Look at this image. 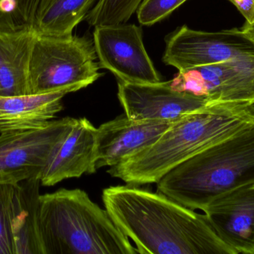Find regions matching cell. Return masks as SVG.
I'll list each match as a JSON object with an SVG mask.
<instances>
[{
    "label": "cell",
    "mask_w": 254,
    "mask_h": 254,
    "mask_svg": "<svg viewBox=\"0 0 254 254\" xmlns=\"http://www.w3.org/2000/svg\"><path fill=\"white\" fill-rule=\"evenodd\" d=\"M173 89L218 102L254 104V57L179 71Z\"/></svg>",
    "instance_id": "9"
},
{
    "label": "cell",
    "mask_w": 254,
    "mask_h": 254,
    "mask_svg": "<svg viewBox=\"0 0 254 254\" xmlns=\"http://www.w3.org/2000/svg\"><path fill=\"white\" fill-rule=\"evenodd\" d=\"M248 57H254V43L241 28L207 32L183 25L167 36L162 60L181 71Z\"/></svg>",
    "instance_id": "6"
},
{
    "label": "cell",
    "mask_w": 254,
    "mask_h": 254,
    "mask_svg": "<svg viewBox=\"0 0 254 254\" xmlns=\"http://www.w3.org/2000/svg\"><path fill=\"white\" fill-rule=\"evenodd\" d=\"M93 42L101 68L127 83L161 82L143 44L142 28L134 24L98 25Z\"/></svg>",
    "instance_id": "8"
},
{
    "label": "cell",
    "mask_w": 254,
    "mask_h": 254,
    "mask_svg": "<svg viewBox=\"0 0 254 254\" xmlns=\"http://www.w3.org/2000/svg\"><path fill=\"white\" fill-rule=\"evenodd\" d=\"M14 185H0V254H16L13 231Z\"/></svg>",
    "instance_id": "20"
},
{
    "label": "cell",
    "mask_w": 254,
    "mask_h": 254,
    "mask_svg": "<svg viewBox=\"0 0 254 254\" xmlns=\"http://www.w3.org/2000/svg\"><path fill=\"white\" fill-rule=\"evenodd\" d=\"M246 18V22L252 23L254 20V0H230Z\"/></svg>",
    "instance_id": "22"
},
{
    "label": "cell",
    "mask_w": 254,
    "mask_h": 254,
    "mask_svg": "<svg viewBox=\"0 0 254 254\" xmlns=\"http://www.w3.org/2000/svg\"><path fill=\"white\" fill-rule=\"evenodd\" d=\"M203 213L236 254H254V184L217 198Z\"/></svg>",
    "instance_id": "13"
},
{
    "label": "cell",
    "mask_w": 254,
    "mask_h": 254,
    "mask_svg": "<svg viewBox=\"0 0 254 254\" xmlns=\"http://www.w3.org/2000/svg\"><path fill=\"white\" fill-rule=\"evenodd\" d=\"M41 0H0V28L16 30L34 27Z\"/></svg>",
    "instance_id": "19"
},
{
    "label": "cell",
    "mask_w": 254,
    "mask_h": 254,
    "mask_svg": "<svg viewBox=\"0 0 254 254\" xmlns=\"http://www.w3.org/2000/svg\"><path fill=\"white\" fill-rule=\"evenodd\" d=\"M254 184V122L173 168L158 192L204 211L215 200Z\"/></svg>",
    "instance_id": "3"
},
{
    "label": "cell",
    "mask_w": 254,
    "mask_h": 254,
    "mask_svg": "<svg viewBox=\"0 0 254 254\" xmlns=\"http://www.w3.org/2000/svg\"><path fill=\"white\" fill-rule=\"evenodd\" d=\"M40 230L46 254H136L137 249L80 189L40 195Z\"/></svg>",
    "instance_id": "4"
},
{
    "label": "cell",
    "mask_w": 254,
    "mask_h": 254,
    "mask_svg": "<svg viewBox=\"0 0 254 254\" xmlns=\"http://www.w3.org/2000/svg\"><path fill=\"white\" fill-rule=\"evenodd\" d=\"M242 31L254 43V20L252 23L246 22L244 26L241 28Z\"/></svg>",
    "instance_id": "23"
},
{
    "label": "cell",
    "mask_w": 254,
    "mask_h": 254,
    "mask_svg": "<svg viewBox=\"0 0 254 254\" xmlns=\"http://www.w3.org/2000/svg\"><path fill=\"white\" fill-rule=\"evenodd\" d=\"M40 178L14 185L13 231L16 254H46L40 230Z\"/></svg>",
    "instance_id": "16"
},
{
    "label": "cell",
    "mask_w": 254,
    "mask_h": 254,
    "mask_svg": "<svg viewBox=\"0 0 254 254\" xmlns=\"http://www.w3.org/2000/svg\"><path fill=\"white\" fill-rule=\"evenodd\" d=\"M98 0H41L34 20L36 32L44 35H72Z\"/></svg>",
    "instance_id": "17"
},
{
    "label": "cell",
    "mask_w": 254,
    "mask_h": 254,
    "mask_svg": "<svg viewBox=\"0 0 254 254\" xmlns=\"http://www.w3.org/2000/svg\"><path fill=\"white\" fill-rule=\"evenodd\" d=\"M93 40L36 32L29 65L31 94L76 92L103 76Z\"/></svg>",
    "instance_id": "5"
},
{
    "label": "cell",
    "mask_w": 254,
    "mask_h": 254,
    "mask_svg": "<svg viewBox=\"0 0 254 254\" xmlns=\"http://www.w3.org/2000/svg\"><path fill=\"white\" fill-rule=\"evenodd\" d=\"M75 121L63 118L40 129L0 134V185L40 178L54 148Z\"/></svg>",
    "instance_id": "7"
},
{
    "label": "cell",
    "mask_w": 254,
    "mask_h": 254,
    "mask_svg": "<svg viewBox=\"0 0 254 254\" xmlns=\"http://www.w3.org/2000/svg\"><path fill=\"white\" fill-rule=\"evenodd\" d=\"M68 91L0 97V134L40 129L63 110Z\"/></svg>",
    "instance_id": "14"
},
{
    "label": "cell",
    "mask_w": 254,
    "mask_h": 254,
    "mask_svg": "<svg viewBox=\"0 0 254 254\" xmlns=\"http://www.w3.org/2000/svg\"><path fill=\"white\" fill-rule=\"evenodd\" d=\"M175 122L135 120L124 115L102 124L97 131V169L114 167L147 149Z\"/></svg>",
    "instance_id": "11"
},
{
    "label": "cell",
    "mask_w": 254,
    "mask_h": 254,
    "mask_svg": "<svg viewBox=\"0 0 254 254\" xmlns=\"http://www.w3.org/2000/svg\"><path fill=\"white\" fill-rule=\"evenodd\" d=\"M106 210L140 254H237L201 214L169 197L136 186H110Z\"/></svg>",
    "instance_id": "1"
},
{
    "label": "cell",
    "mask_w": 254,
    "mask_h": 254,
    "mask_svg": "<svg viewBox=\"0 0 254 254\" xmlns=\"http://www.w3.org/2000/svg\"><path fill=\"white\" fill-rule=\"evenodd\" d=\"M35 35L34 27L0 28V97L31 94L29 65Z\"/></svg>",
    "instance_id": "15"
},
{
    "label": "cell",
    "mask_w": 254,
    "mask_h": 254,
    "mask_svg": "<svg viewBox=\"0 0 254 254\" xmlns=\"http://www.w3.org/2000/svg\"><path fill=\"white\" fill-rule=\"evenodd\" d=\"M118 97L125 115L135 120L175 122L191 112L219 103L176 90L170 82L134 84L119 81Z\"/></svg>",
    "instance_id": "10"
},
{
    "label": "cell",
    "mask_w": 254,
    "mask_h": 254,
    "mask_svg": "<svg viewBox=\"0 0 254 254\" xmlns=\"http://www.w3.org/2000/svg\"><path fill=\"white\" fill-rule=\"evenodd\" d=\"M254 122V104H210L182 116L154 144L108 173L133 186L157 183L175 167Z\"/></svg>",
    "instance_id": "2"
},
{
    "label": "cell",
    "mask_w": 254,
    "mask_h": 254,
    "mask_svg": "<svg viewBox=\"0 0 254 254\" xmlns=\"http://www.w3.org/2000/svg\"><path fill=\"white\" fill-rule=\"evenodd\" d=\"M98 128L87 119H76L74 125L54 148L40 175L43 186L96 171Z\"/></svg>",
    "instance_id": "12"
},
{
    "label": "cell",
    "mask_w": 254,
    "mask_h": 254,
    "mask_svg": "<svg viewBox=\"0 0 254 254\" xmlns=\"http://www.w3.org/2000/svg\"><path fill=\"white\" fill-rule=\"evenodd\" d=\"M143 0H98L86 19L92 26L125 23Z\"/></svg>",
    "instance_id": "18"
},
{
    "label": "cell",
    "mask_w": 254,
    "mask_h": 254,
    "mask_svg": "<svg viewBox=\"0 0 254 254\" xmlns=\"http://www.w3.org/2000/svg\"><path fill=\"white\" fill-rule=\"evenodd\" d=\"M187 0H143L137 17L140 25L150 26L170 16Z\"/></svg>",
    "instance_id": "21"
}]
</instances>
